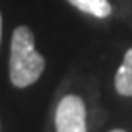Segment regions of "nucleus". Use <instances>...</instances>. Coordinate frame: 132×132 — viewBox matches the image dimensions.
Masks as SVG:
<instances>
[{
    "instance_id": "obj_1",
    "label": "nucleus",
    "mask_w": 132,
    "mask_h": 132,
    "mask_svg": "<svg viewBox=\"0 0 132 132\" xmlns=\"http://www.w3.org/2000/svg\"><path fill=\"white\" fill-rule=\"evenodd\" d=\"M46 61L35 50L33 31L28 26H19L11 37L9 55V79L16 88L33 85L44 72Z\"/></svg>"
},
{
    "instance_id": "obj_2",
    "label": "nucleus",
    "mask_w": 132,
    "mask_h": 132,
    "mask_svg": "<svg viewBox=\"0 0 132 132\" xmlns=\"http://www.w3.org/2000/svg\"><path fill=\"white\" fill-rule=\"evenodd\" d=\"M57 132H86V108L79 95H64L55 110Z\"/></svg>"
},
{
    "instance_id": "obj_3",
    "label": "nucleus",
    "mask_w": 132,
    "mask_h": 132,
    "mask_svg": "<svg viewBox=\"0 0 132 132\" xmlns=\"http://www.w3.org/2000/svg\"><path fill=\"white\" fill-rule=\"evenodd\" d=\"M116 90L121 95L130 97L132 95V48L125 53L121 66L116 72V79H114Z\"/></svg>"
},
{
    "instance_id": "obj_4",
    "label": "nucleus",
    "mask_w": 132,
    "mask_h": 132,
    "mask_svg": "<svg viewBox=\"0 0 132 132\" xmlns=\"http://www.w3.org/2000/svg\"><path fill=\"white\" fill-rule=\"evenodd\" d=\"M68 2L79 11L97 16V19H106L112 13V6L108 0H68Z\"/></svg>"
},
{
    "instance_id": "obj_5",
    "label": "nucleus",
    "mask_w": 132,
    "mask_h": 132,
    "mask_svg": "<svg viewBox=\"0 0 132 132\" xmlns=\"http://www.w3.org/2000/svg\"><path fill=\"white\" fill-rule=\"evenodd\" d=\"M0 40H2V15H0Z\"/></svg>"
},
{
    "instance_id": "obj_6",
    "label": "nucleus",
    "mask_w": 132,
    "mask_h": 132,
    "mask_svg": "<svg viewBox=\"0 0 132 132\" xmlns=\"http://www.w3.org/2000/svg\"><path fill=\"white\" fill-rule=\"evenodd\" d=\"M110 132H127V130H121V128H116V130H110Z\"/></svg>"
}]
</instances>
